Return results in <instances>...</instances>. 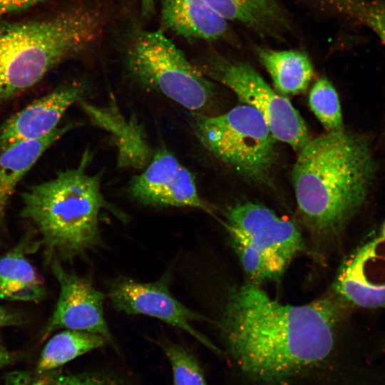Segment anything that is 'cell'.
<instances>
[{
    "instance_id": "cell-9",
    "label": "cell",
    "mask_w": 385,
    "mask_h": 385,
    "mask_svg": "<svg viewBox=\"0 0 385 385\" xmlns=\"http://www.w3.org/2000/svg\"><path fill=\"white\" fill-rule=\"evenodd\" d=\"M167 275L154 282H140L119 277L108 286V297L113 307L128 314H143L183 329L215 351H219L205 336L192 326L194 321L207 320L191 310L170 293Z\"/></svg>"
},
{
    "instance_id": "cell-12",
    "label": "cell",
    "mask_w": 385,
    "mask_h": 385,
    "mask_svg": "<svg viewBox=\"0 0 385 385\" xmlns=\"http://www.w3.org/2000/svg\"><path fill=\"white\" fill-rule=\"evenodd\" d=\"M86 90L81 83L61 86L11 116L0 127V151L51 133L68 108L81 101Z\"/></svg>"
},
{
    "instance_id": "cell-21",
    "label": "cell",
    "mask_w": 385,
    "mask_h": 385,
    "mask_svg": "<svg viewBox=\"0 0 385 385\" xmlns=\"http://www.w3.org/2000/svg\"><path fill=\"white\" fill-rule=\"evenodd\" d=\"M160 346L170 362L174 385H207L197 361L186 349L171 342Z\"/></svg>"
},
{
    "instance_id": "cell-8",
    "label": "cell",
    "mask_w": 385,
    "mask_h": 385,
    "mask_svg": "<svg viewBox=\"0 0 385 385\" xmlns=\"http://www.w3.org/2000/svg\"><path fill=\"white\" fill-rule=\"evenodd\" d=\"M197 68L231 89L242 104L259 111L277 140L298 152L310 138L304 120L289 100L270 87L247 62L210 52Z\"/></svg>"
},
{
    "instance_id": "cell-3",
    "label": "cell",
    "mask_w": 385,
    "mask_h": 385,
    "mask_svg": "<svg viewBox=\"0 0 385 385\" xmlns=\"http://www.w3.org/2000/svg\"><path fill=\"white\" fill-rule=\"evenodd\" d=\"M110 21L104 1L83 0L46 18L0 25V103L98 46Z\"/></svg>"
},
{
    "instance_id": "cell-22",
    "label": "cell",
    "mask_w": 385,
    "mask_h": 385,
    "mask_svg": "<svg viewBox=\"0 0 385 385\" xmlns=\"http://www.w3.org/2000/svg\"><path fill=\"white\" fill-rule=\"evenodd\" d=\"M48 385H125L119 381L104 376L91 374L61 375L52 379Z\"/></svg>"
},
{
    "instance_id": "cell-15",
    "label": "cell",
    "mask_w": 385,
    "mask_h": 385,
    "mask_svg": "<svg viewBox=\"0 0 385 385\" xmlns=\"http://www.w3.org/2000/svg\"><path fill=\"white\" fill-rule=\"evenodd\" d=\"M73 125L57 127L49 134L38 139L21 141L1 151L0 155V225L16 185L36 163L41 155Z\"/></svg>"
},
{
    "instance_id": "cell-10",
    "label": "cell",
    "mask_w": 385,
    "mask_h": 385,
    "mask_svg": "<svg viewBox=\"0 0 385 385\" xmlns=\"http://www.w3.org/2000/svg\"><path fill=\"white\" fill-rule=\"evenodd\" d=\"M128 191L146 205L189 207L212 214L198 193L192 173L165 148L155 152L144 170L131 179Z\"/></svg>"
},
{
    "instance_id": "cell-1",
    "label": "cell",
    "mask_w": 385,
    "mask_h": 385,
    "mask_svg": "<svg viewBox=\"0 0 385 385\" xmlns=\"http://www.w3.org/2000/svg\"><path fill=\"white\" fill-rule=\"evenodd\" d=\"M340 314L331 297L284 304L247 284L231 292L219 325L234 361L247 376L279 384L329 356Z\"/></svg>"
},
{
    "instance_id": "cell-16",
    "label": "cell",
    "mask_w": 385,
    "mask_h": 385,
    "mask_svg": "<svg viewBox=\"0 0 385 385\" xmlns=\"http://www.w3.org/2000/svg\"><path fill=\"white\" fill-rule=\"evenodd\" d=\"M255 52L269 73L277 93L287 96L306 91L314 73L312 63L306 52L260 46H255Z\"/></svg>"
},
{
    "instance_id": "cell-26",
    "label": "cell",
    "mask_w": 385,
    "mask_h": 385,
    "mask_svg": "<svg viewBox=\"0 0 385 385\" xmlns=\"http://www.w3.org/2000/svg\"><path fill=\"white\" fill-rule=\"evenodd\" d=\"M142 18L150 17L155 11V0H140Z\"/></svg>"
},
{
    "instance_id": "cell-13",
    "label": "cell",
    "mask_w": 385,
    "mask_h": 385,
    "mask_svg": "<svg viewBox=\"0 0 385 385\" xmlns=\"http://www.w3.org/2000/svg\"><path fill=\"white\" fill-rule=\"evenodd\" d=\"M227 21L241 24L263 39L286 41L294 23L280 0H203Z\"/></svg>"
},
{
    "instance_id": "cell-2",
    "label": "cell",
    "mask_w": 385,
    "mask_h": 385,
    "mask_svg": "<svg viewBox=\"0 0 385 385\" xmlns=\"http://www.w3.org/2000/svg\"><path fill=\"white\" fill-rule=\"evenodd\" d=\"M297 153L292 182L299 213L314 235H336L365 200L374 168L368 143L344 129L327 131Z\"/></svg>"
},
{
    "instance_id": "cell-14",
    "label": "cell",
    "mask_w": 385,
    "mask_h": 385,
    "mask_svg": "<svg viewBox=\"0 0 385 385\" xmlns=\"http://www.w3.org/2000/svg\"><path fill=\"white\" fill-rule=\"evenodd\" d=\"M161 29L188 40L228 39V21L203 0H162Z\"/></svg>"
},
{
    "instance_id": "cell-11",
    "label": "cell",
    "mask_w": 385,
    "mask_h": 385,
    "mask_svg": "<svg viewBox=\"0 0 385 385\" xmlns=\"http://www.w3.org/2000/svg\"><path fill=\"white\" fill-rule=\"evenodd\" d=\"M51 270L59 284L60 294L43 329V339L56 329H67L96 334L113 344L104 317V294L90 279L66 270L58 259H52Z\"/></svg>"
},
{
    "instance_id": "cell-7",
    "label": "cell",
    "mask_w": 385,
    "mask_h": 385,
    "mask_svg": "<svg viewBox=\"0 0 385 385\" xmlns=\"http://www.w3.org/2000/svg\"><path fill=\"white\" fill-rule=\"evenodd\" d=\"M226 227L242 268L255 282L279 279L304 249L302 234L294 222L258 203L232 207Z\"/></svg>"
},
{
    "instance_id": "cell-5",
    "label": "cell",
    "mask_w": 385,
    "mask_h": 385,
    "mask_svg": "<svg viewBox=\"0 0 385 385\" xmlns=\"http://www.w3.org/2000/svg\"><path fill=\"white\" fill-rule=\"evenodd\" d=\"M191 114L196 137L216 159L251 182H270L278 160L277 139L259 111L242 103L217 116Z\"/></svg>"
},
{
    "instance_id": "cell-19",
    "label": "cell",
    "mask_w": 385,
    "mask_h": 385,
    "mask_svg": "<svg viewBox=\"0 0 385 385\" xmlns=\"http://www.w3.org/2000/svg\"><path fill=\"white\" fill-rule=\"evenodd\" d=\"M310 108L327 131L343 129L342 114L337 93L325 77L319 78L309 96Z\"/></svg>"
},
{
    "instance_id": "cell-24",
    "label": "cell",
    "mask_w": 385,
    "mask_h": 385,
    "mask_svg": "<svg viewBox=\"0 0 385 385\" xmlns=\"http://www.w3.org/2000/svg\"><path fill=\"white\" fill-rule=\"evenodd\" d=\"M26 319L24 316L17 311L0 306V328L22 325Z\"/></svg>"
},
{
    "instance_id": "cell-25",
    "label": "cell",
    "mask_w": 385,
    "mask_h": 385,
    "mask_svg": "<svg viewBox=\"0 0 385 385\" xmlns=\"http://www.w3.org/2000/svg\"><path fill=\"white\" fill-rule=\"evenodd\" d=\"M15 359L14 354L6 348L0 339V368L12 363Z\"/></svg>"
},
{
    "instance_id": "cell-23",
    "label": "cell",
    "mask_w": 385,
    "mask_h": 385,
    "mask_svg": "<svg viewBox=\"0 0 385 385\" xmlns=\"http://www.w3.org/2000/svg\"><path fill=\"white\" fill-rule=\"evenodd\" d=\"M46 0H0V19L36 6Z\"/></svg>"
},
{
    "instance_id": "cell-20",
    "label": "cell",
    "mask_w": 385,
    "mask_h": 385,
    "mask_svg": "<svg viewBox=\"0 0 385 385\" xmlns=\"http://www.w3.org/2000/svg\"><path fill=\"white\" fill-rule=\"evenodd\" d=\"M327 6L371 29L385 46V4L368 0H324Z\"/></svg>"
},
{
    "instance_id": "cell-18",
    "label": "cell",
    "mask_w": 385,
    "mask_h": 385,
    "mask_svg": "<svg viewBox=\"0 0 385 385\" xmlns=\"http://www.w3.org/2000/svg\"><path fill=\"white\" fill-rule=\"evenodd\" d=\"M108 342L98 334L67 329L51 338L44 346L37 371L43 373L58 368L66 363Z\"/></svg>"
},
{
    "instance_id": "cell-6",
    "label": "cell",
    "mask_w": 385,
    "mask_h": 385,
    "mask_svg": "<svg viewBox=\"0 0 385 385\" xmlns=\"http://www.w3.org/2000/svg\"><path fill=\"white\" fill-rule=\"evenodd\" d=\"M125 59L128 72L138 83L191 112L202 109L213 96L212 82L161 29H133L125 42Z\"/></svg>"
},
{
    "instance_id": "cell-17",
    "label": "cell",
    "mask_w": 385,
    "mask_h": 385,
    "mask_svg": "<svg viewBox=\"0 0 385 385\" xmlns=\"http://www.w3.org/2000/svg\"><path fill=\"white\" fill-rule=\"evenodd\" d=\"M22 240L0 258V298L39 302L46 296L43 281L26 257Z\"/></svg>"
},
{
    "instance_id": "cell-4",
    "label": "cell",
    "mask_w": 385,
    "mask_h": 385,
    "mask_svg": "<svg viewBox=\"0 0 385 385\" xmlns=\"http://www.w3.org/2000/svg\"><path fill=\"white\" fill-rule=\"evenodd\" d=\"M91 155L85 150L76 168L21 193V215L36 227L51 260H73L98 245L101 211L118 212L101 192L102 173L87 172Z\"/></svg>"
}]
</instances>
